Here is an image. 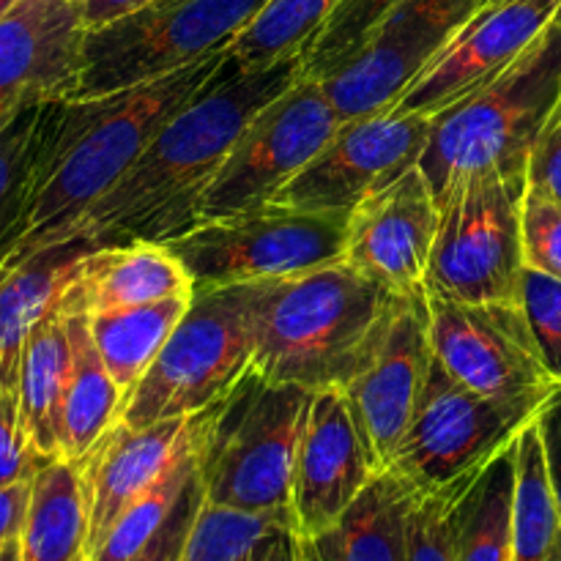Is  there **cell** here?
<instances>
[{"mask_svg":"<svg viewBox=\"0 0 561 561\" xmlns=\"http://www.w3.org/2000/svg\"><path fill=\"white\" fill-rule=\"evenodd\" d=\"M228 60L222 49L107 96L49 102L20 236L5 261L69 241L75 225L124 179L157 131L211 85Z\"/></svg>","mask_w":561,"mask_h":561,"instance_id":"1","label":"cell"},{"mask_svg":"<svg viewBox=\"0 0 561 561\" xmlns=\"http://www.w3.org/2000/svg\"><path fill=\"white\" fill-rule=\"evenodd\" d=\"M305 75L307 49L255 69L230 58L211 85L157 131L124 179L75 225L69 241L102 247L184 233L195 225L197 192L228 159L241 131Z\"/></svg>","mask_w":561,"mask_h":561,"instance_id":"2","label":"cell"},{"mask_svg":"<svg viewBox=\"0 0 561 561\" xmlns=\"http://www.w3.org/2000/svg\"><path fill=\"white\" fill-rule=\"evenodd\" d=\"M394 299L345 261L274 279L263 299L252 370L272 383L343 392Z\"/></svg>","mask_w":561,"mask_h":561,"instance_id":"3","label":"cell"},{"mask_svg":"<svg viewBox=\"0 0 561 561\" xmlns=\"http://www.w3.org/2000/svg\"><path fill=\"white\" fill-rule=\"evenodd\" d=\"M559 93L561 16L499 75L433 115L420 168L438 201L466 175H526L531 146Z\"/></svg>","mask_w":561,"mask_h":561,"instance_id":"4","label":"cell"},{"mask_svg":"<svg viewBox=\"0 0 561 561\" xmlns=\"http://www.w3.org/2000/svg\"><path fill=\"white\" fill-rule=\"evenodd\" d=\"M272 283L230 285L192 296L162 354L126 398L121 422L146 427L222 403L255 365L257 323Z\"/></svg>","mask_w":561,"mask_h":561,"instance_id":"5","label":"cell"},{"mask_svg":"<svg viewBox=\"0 0 561 561\" xmlns=\"http://www.w3.org/2000/svg\"><path fill=\"white\" fill-rule=\"evenodd\" d=\"M316 392L263 381L255 370L222 400L201 458L203 499L290 520L296 458Z\"/></svg>","mask_w":561,"mask_h":561,"instance_id":"6","label":"cell"},{"mask_svg":"<svg viewBox=\"0 0 561 561\" xmlns=\"http://www.w3.org/2000/svg\"><path fill=\"white\" fill-rule=\"evenodd\" d=\"M348 214L266 203L206 219L162 244L179 257L195 294L230 285L294 279L345 257Z\"/></svg>","mask_w":561,"mask_h":561,"instance_id":"7","label":"cell"},{"mask_svg":"<svg viewBox=\"0 0 561 561\" xmlns=\"http://www.w3.org/2000/svg\"><path fill=\"white\" fill-rule=\"evenodd\" d=\"M268 0H153L148 9L85 33L69 99H96L222 53Z\"/></svg>","mask_w":561,"mask_h":561,"instance_id":"8","label":"cell"},{"mask_svg":"<svg viewBox=\"0 0 561 561\" xmlns=\"http://www.w3.org/2000/svg\"><path fill=\"white\" fill-rule=\"evenodd\" d=\"M524 195L526 175L488 170L460 179L438 201L442 219L427 266V294L471 305H520Z\"/></svg>","mask_w":561,"mask_h":561,"instance_id":"9","label":"cell"},{"mask_svg":"<svg viewBox=\"0 0 561 561\" xmlns=\"http://www.w3.org/2000/svg\"><path fill=\"white\" fill-rule=\"evenodd\" d=\"M343 121L318 77L305 75L252 118L195 197V225L272 203Z\"/></svg>","mask_w":561,"mask_h":561,"instance_id":"10","label":"cell"},{"mask_svg":"<svg viewBox=\"0 0 561 561\" xmlns=\"http://www.w3.org/2000/svg\"><path fill=\"white\" fill-rule=\"evenodd\" d=\"M537 414L463 387L436 362L387 471L409 493L444 491L474 480Z\"/></svg>","mask_w":561,"mask_h":561,"instance_id":"11","label":"cell"},{"mask_svg":"<svg viewBox=\"0 0 561 561\" xmlns=\"http://www.w3.org/2000/svg\"><path fill=\"white\" fill-rule=\"evenodd\" d=\"M427 307L433 354L455 381L531 411H540L559 389L537 348L524 305H471L427 294Z\"/></svg>","mask_w":561,"mask_h":561,"instance_id":"12","label":"cell"},{"mask_svg":"<svg viewBox=\"0 0 561 561\" xmlns=\"http://www.w3.org/2000/svg\"><path fill=\"white\" fill-rule=\"evenodd\" d=\"M436 354L427 290L398 296L359 370L343 389L359 436L378 471H387L425 394Z\"/></svg>","mask_w":561,"mask_h":561,"instance_id":"13","label":"cell"},{"mask_svg":"<svg viewBox=\"0 0 561 561\" xmlns=\"http://www.w3.org/2000/svg\"><path fill=\"white\" fill-rule=\"evenodd\" d=\"M477 11V0H403L376 31L318 80L337 118L354 121L398 104L405 88Z\"/></svg>","mask_w":561,"mask_h":561,"instance_id":"14","label":"cell"},{"mask_svg":"<svg viewBox=\"0 0 561 561\" xmlns=\"http://www.w3.org/2000/svg\"><path fill=\"white\" fill-rule=\"evenodd\" d=\"M431 137V118L398 110L340 124L323 151L274 197L301 211L351 214L365 197L420 164Z\"/></svg>","mask_w":561,"mask_h":561,"instance_id":"15","label":"cell"},{"mask_svg":"<svg viewBox=\"0 0 561 561\" xmlns=\"http://www.w3.org/2000/svg\"><path fill=\"white\" fill-rule=\"evenodd\" d=\"M438 219L436 192L414 164L348 214L343 261L389 294H420L425 290Z\"/></svg>","mask_w":561,"mask_h":561,"instance_id":"16","label":"cell"},{"mask_svg":"<svg viewBox=\"0 0 561 561\" xmlns=\"http://www.w3.org/2000/svg\"><path fill=\"white\" fill-rule=\"evenodd\" d=\"M80 0H20L0 22V131L31 107L69 99L85 44Z\"/></svg>","mask_w":561,"mask_h":561,"instance_id":"17","label":"cell"},{"mask_svg":"<svg viewBox=\"0 0 561 561\" xmlns=\"http://www.w3.org/2000/svg\"><path fill=\"white\" fill-rule=\"evenodd\" d=\"M219 405L195 416L153 422L146 427L113 425L80 463L88 502V553L102 542L121 513L162 480L186 453L211 436Z\"/></svg>","mask_w":561,"mask_h":561,"instance_id":"18","label":"cell"},{"mask_svg":"<svg viewBox=\"0 0 561 561\" xmlns=\"http://www.w3.org/2000/svg\"><path fill=\"white\" fill-rule=\"evenodd\" d=\"M559 16L561 0H510L499 9L480 11L438 49L392 110L433 118L438 110L499 75Z\"/></svg>","mask_w":561,"mask_h":561,"instance_id":"19","label":"cell"},{"mask_svg":"<svg viewBox=\"0 0 561 561\" xmlns=\"http://www.w3.org/2000/svg\"><path fill=\"white\" fill-rule=\"evenodd\" d=\"M381 471L359 436L340 389L316 392L296 458L290 526L301 540H318L340 524L351 504Z\"/></svg>","mask_w":561,"mask_h":561,"instance_id":"20","label":"cell"},{"mask_svg":"<svg viewBox=\"0 0 561 561\" xmlns=\"http://www.w3.org/2000/svg\"><path fill=\"white\" fill-rule=\"evenodd\" d=\"M195 285L162 241L131 239L93 247L60 296L64 316H99L192 296Z\"/></svg>","mask_w":561,"mask_h":561,"instance_id":"21","label":"cell"},{"mask_svg":"<svg viewBox=\"0 0 561 561\" xmlns=\"http://www.w3.org/2000/svg\"><path fill=\"white\" fill-rule=\"evenodd\" d=\"M91 241H64L0 263V389L16 392L27 337L60 305Z\"/></svg>","mask_w":561,"mask_h":561,"instance_id":"22","label":"cell"},{"mask_svg":"<svg viewBox=\"0 0 561 561\" xmlns=\"http://www.w3.org/2000/svg\"><path fill=\"white\" fill-rule=\"evenodd\" d=\"M71 370L66 316L55 307L36 323L20 362V416L33 453L42 460L60 458V411Z\"/></svg>","mask_w":561,"mask_h":561,"instance_id":"23","label":"cell"},{"mask_svg":"<svg viewBox=\"0 0 561 561\" xmlns=\"http://www.w3.org/2000/svg\"><path fill=\"white\" fill-rule=\"evenodd\" d=\"M71 343V370L60 411V458L80 466L99 442L118 425L126 394L110 376L93 345L85 316H66Z\"/></svg>","mask_w":561,"mask_h":561,"instance_id":"24","label":"cell"},{"mask_svg":"<svg viewBox=\"0 0 561 561\" xmlns=\"http://www.w3.org/2000/svg\"><path fill=\"white\" fill-rule=\"evenodd\" d=\"M22 561H88V502L80 466L47 460L31 480Z\"/></svg>","mask_w":561,"mask_h":561,"instance_id":"25","label":"cell"},{"mask_svg":"<svg viewBox=\"0 0 561 561\" xmlns=\"http://www.w3.org/2000/svg\"><path fill=\"white\" fill-rule=\"evenodd\" d=\"M192 296H175V299L131 307V310L85 316L93 345L126 398L135 392L137 383L146 378L157 356L162 354L164 343L184 318L186 307L192 305Z\"/></svg>","mask_w":561,"mask_h":561,"instance_id":"26","label":"cell"},{"mask_svg":"<svg viewBox=\"0 0 561 561\" xmlns=\"http://www.w3.org/2000/svg\"><path fill=\"white\" fill-rule=\"evenodd\" d=\"M409 507L411 493L381 471L318 540L337 561H409Z\"/></svg>","mask_w":561,"mask_h":561,"instance_id":"27","label":"cell"},{"mask_svg":"<svg viewBox=\"0 0 561 561\" xmlns=\"http://www.w3.org/2000/svg\"><path fill=\"white\" fill-rule=\"evenodd\" d=\"M515 455L518 438L466 491L458 518V561H513Z\"/></svg>","mask_w":561,"mask_h":561,"instance_id":"28","label":"cell"},{"mask_svg":"<svg viewBox=\"0 0 561 561\" xmlns=\"http://www.w3.org/2000/svg\"><path fill=\"white\" fill-rule=\"evenodd\" d=\"M535 420L520 431L515 455L513 561H548L561 540L559 510Z\"/></svg>","mask_w":561,"mask_h":561,"instance_id":"29","label":"cell"},{"mask_svg":"<svg viewBox=\"0 0 561 561\" xmlns=\"http://www.w3.org/2000/svg\"><path fill=\"white\" fill-rule=\"evenodd\" d=\"M206 447V444H203ZM203 447L186 453L168 474L153 482L142 496H137L124 513L115 518L107 535L88 553V561H137L148 551L159 531L168 526L179 504L201 477Z\"/></svg>","mask_w":561,"mask_h":561,"instance_id":"30","label":"cell"},{"mask_svg":"<svg viewBox=\"0 0 561 561\" xmlns=\"http://www.w3.org/2000/svg\"><path fill=\"white\" fill-rule=\"evenodd\" d=\"M340 0H268L261 14L230 42L228 55L244 69L310 49Z\"/></svg>","mask_w":561,"mask_h":561,"instance_id":"31","label":"cell"},{"mask_svg":"<svg viewBox=\"0 0 561 561\" xmlns=\"http://www.w3.org/2000/svg\"><path fill=\"white\" fill-rule=\"evenodd\" d=\"M44 107L47 104L25 110L0 131V263L20 236L42 137Z\"/></svg>","mask_w":561,"mask_h":561,"instance_id":"32","label":"cell"},{"mask_svg":"<svg viewBox=\"0 0 561 561\" xmlns=\"http://www.w3.org/2000/svg\"><path fill=\"white\" fill-rule=\"evenodd\" d=\"M279 526H290V520L283 515L239 513L203 499L179 561H241Z\"/></svg>","mask_w":561,"mask_h":561,"instance_id":"33","label":"cell"},{"mask_svg":"<svg viewBox=\"0 0 561 561\" xmlns=\"http://www.w3.org/2000/svg\"><path fill=\"white\" fill-rule=\"evenodd\" d=\"M474 480L458 482L444 491L411 493L409 561H458L460 504Z\"/></svg>","mask_w":561,"mask_h":561,"instance_id":"34","label":"cell"},{"mask_svg":"<svg viewBox=\"0 0 561 561\" xmlns=\"http://www.w3.org/2000/svg\"><path fill=\"white\" fill-rule=\"evenodd\" d=\"M400 3L403 0H340L307 49V75L323 77L343 64Z\"/></svg>","mask_w":561,"mask_h":561,"instance_id":"35","label":"cell"},{"mask_svg":"<svg viewBox=\"0 0 561 561\" xmlns=\"http://www.w3.org/2000/svg\"><path fill=\"white\" fill-rule=\"evenodd\" d=\"M524 266L561 279V203L526 184L520 208Z\"/></svg>","mask_w":561,"mask_h":561,"instance_id":"36","label":"cell"},{"mask_svg":"<svg viewBox=\"0 0 561 561\" xmlns=\"http://www.w3.org/2000/svg\"><path fill=\"white\" fill-rule=\"evenodd\" d=\"M520 305H524L526 321L535 334L542 362L561 389V279L526 268Z\"/></svg>","mask_w":561,"mask_h":561,"instance_id":"37","label":"cell"},{"mask_svg":"<svg viewBox=\"0 0 561 561\" xmlns=\"http://www.w3.org/2000/svg\"><path fill=\"white\" fill-rule=\"evenodd\" d=\"M47 460L33 453L20 416V394L0 389V488L33 480Z\"/></svg>","mask_w":561,"mask_h":561,"instance_id":"38","label":"cell"},{"mask_svg":"<svg viewBox=\"0 0 561 561\" xmlns=\"http://www.w3.org/2000/svg\"><path fill=\"white\" fill-rule=\"evenodd\" d=\"M526 184L561 203V93L531 146Z\"/></svg>","mask_w":561,"mask_h":561,"instance_id":"39","label":"cell"},{"mask_svg":"<svg viewBox=\"0 0 561 561\" xmlns=\"http://www.w3.org/2000/svg\"><path fill=\"white\" fill-rule=\"evenodd\" d=\"M203 504V485L201 477H197L195 485L190 488V493L184 496V502L179 504V510L173 513V518L168 520L162 531H159L157 540L148 546V551L142 553L137 561H179L181 551H184V542L190 537L192 524L197 518V510Z\"/></svg>","mask_w":561,"mask_h":561,"instance_id":"40","label":"cell"},{"mask_svg":"<svg viewBox=\"0 0 561 561\" xmlns=\"http://www.w3.org/2000/svg\"><path fill=\"white\" fill-rule=\"evenodd\" d=\"M535 422L542 438V449H546L548 480H551L553 502H557L561 524V389H557V392L546 400V405H542Z\"/></svg>","mask_w":561,"mask_h":561,"instance_id":"41","label":"cell"},{"mask_svg":"<svg viewBox=\"0 0 561 561\" xmlns=\"http://www.w3.org/2000/svg\"><path fill=\"white\" fill-rule=\"evenodd\" d=\"M27 502H31V480L0 488V551L5 548V542L22 535Z\"/></svg>","mask_w":561,"mask_h":561,"instance_id":"42","label":"cell"},{"mask_svg":"<svg viewBox=\"0 0 561 561\" xmlns=\"http://www.w3.org/2000/svg\"><path fill=\"white\" fill-rule=\"evenodd\" d=\"M151 3L153 0H80V11L85 31H99V27H107L148 9Z\"/></svg>","mask_w":561,"mask_h":561,"instance_id":"43","label":"cell"},{"mask_svg":"<svg viewBox=\"0 0 561 561\" xmlns=\"http://www.w3.org/2000/svg\"><path fill=\"white\" fill-rule=\"evenodd\" d=\"M241 561H301V537L296 535L294 526H279Z\"/></svg>","mask_w":561,"mask_h":561,"instance_id":"44","label":"cell"},{"mask_svg":"<svg viewBox=\"0 0 561 561\" xmlns=\"http://www.w3.org/2000/svg\"><path fill=\"white\" fill-rule=\"evenodd\" d=\"M301 561H337L321 540H301Z\"/></svg>","mask_w":561,"mask_h":561,"instance_id":"45","label":"cell"},{"mask_svg":"<svg viewBox=\"0 0 561 561\" xmlns=\"http://www.w3.org/2000/svg\"><path fill=\"white\" fill-rule=\"evenodd\" d=\"M0 561H22V542L20 537H14V540L5 542V548L0 551Z\"/></svg>","mask_w":561,"mask_h":561,"instance_id":"46","label":"cell"},{"mask_svg":"<svg viewBox=\"0 0 561 561\" xmlns=\"http://www.w3.org/2000/svg\"><path fill=\"white\" fill-rule=\"evenodd\" d=\"M510 3V0H477V11L474 14H480V11H491V9H499V5Z\"/></svg>","mask_w":561,"mask_h":561,"instance_id":"47","label":"cell"},{"mask_svg":"<svg viewBox=\"0 0 561 561\" xmlns=\"http://www.w3.org/2000/svg\"><path fill=\"white\" fill-rule=\"evenodd\" d=\"M16 3H20V0H0V22H3V16L9 14Z\"/></svg>","mask_w":561,"mask_h":561,"instance_id":"48","label":"cell"},{"mask_svg":"<svg viewBox=\"0 0 561 561\" xmlns=\"http://www.w3.org/2000/svg\"><path fill=\"white\" fill-rule=\"evenodd\" d=\"M548 561H561V540H559L557 551H553V553H551V559H548Z\"/></svg>","mask_w":561,"mask_h":561,"instance_id":"49","label":"cell"}]
</instances>
